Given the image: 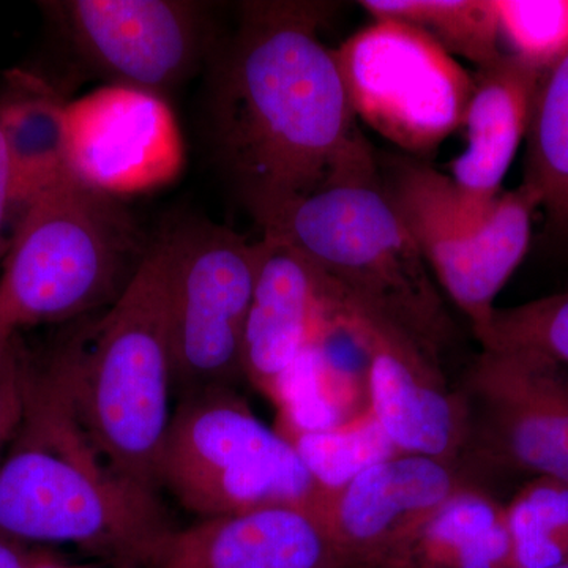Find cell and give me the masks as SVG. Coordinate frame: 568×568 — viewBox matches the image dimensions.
Masks as SVG:
<instances>
[{"instance_id":"cell-1","label":"cell","mask_w":568,"mask_h":568,"mask_svg":"<svg viewBox=\"0 0 568 568\" xmlns=\"http://www.w3.org/2000/svg\"><path fill=\"white\" fill-rule=\"evenodd\" d=\"M331 3L244 2L215 67L216 152L256 222L377 168L334 50L320 39Z\"/></svg>"},{"instance_id":"cell-2","label":"cell","mask_w":568,"mask_h":568,"mask_svg":"<svg viewBox=\"0 0 568 568\" xmlns=\"http://www.w3.org/2000/svg\"><path fill=\"white\" fill-rule=\"evenodd\" d=\"M21 396L20 422L0 459V536L145 568L173 529L155 491L103 457L47 369L21 364Z\"/></svg>"},{"instance_id":"cell-3","label":"cell","mask_w":568,"mask_h":568,"mask_svg":"<svg viewBox=\"0 0 568 568\" xmlns=\"http://www.w3.org/2000/svg\"><path fill=\"white\" fill-rule=\"evenodd\" d=\"M170 284L166 230L121 297L77 327L44 366L103 457L152 491L173 417Z\"/></svg>"},{"instance_id":"cell-4","label":"cell","mask_w":568,"mask_h":568,"mask_svg":"<svg viewBox=\"0 0 568 568\" xmlns=\"http://www.w3.org/2000/svg\"><path fill=\"white\" fill-rule=\"evenodd\" d=\"M257 223L264 235L304 254L339 294L394 325L443 368L457 338L455 323L379 168L331 183Z\"/></svg>"},{"instance_id":"cell-5","label":"cell","mask_w":568,"mask_h":568,"mask_svg":"<svg viewBox=\"0 0 568 568\" xmlns=\"http://www.w3.org/2000/svg\"><path fill=\"white\" fill-rule=\"evenodd\" d=\"M152 242L122 200L65 179L14 224L0 275V317L18 332L110 308Z\"/></svg>"},{"instance_id":"cell-6","label":"cell","mask_w":568,"mask_h":568,"mask_svg":"<svg viewBox=\"0 0 568 568\" xmlns=\"http://www.w3.org/2000/svg\"><path fill=\"white\" fill-rule=\"evenodd\" d=\"M159 487L200 519L315 506L323 491L293 443L233 387L181 396L160 455Z\"/></svg>"},{"instance_id":"cell-7","label":"cell","mask_w":568,"mask_h":568,"mask_svg":"<svg viewBox=\"0 0 568 568\" xmlns=\"http://www.w3.org/2000/svg\"><path fill=\"white\" fill-rule=\"evenodd\" d=\"M383 183L440 290L481 345L497 294L528 253L536 196L521 183L476 219L458 203L448 175L424 163L398 162Z\"/></svg>"},{"instance_id":"cell-8","label":"cell","mask_w":568,"mask_h":568,"mask_svg":"<svg viewBox=\"0 0 568 568\" xmlns=\"http://www.w3.org/2000/svg\"><path fill=\"white\" fill-rule=\"evenodd\" d=\"M170 331L179 395L235 387L244 376L246 316L260 271V242L207 220L174 224Z\"/></svg>"},{"instance_id":"cell-9","label":"cell","mask_w":568,"mask_h":568,"mask_svg":"<svg viewBox=\"0 0 568 568\" xmlns=\"http://www.w3.org/2000/svg\"><path fill=\"white\" fill-rule=\"evenodd\" d=\"M334 55L355 118L405 151H435L465 123L476 78L420 29L375 21Z\"/></svg>"},{"instance_id":"cell-10","label":"cell","mask_w":568,"mask_h":568,"mask_svg":"<svg viewBox=\"0 0 568 568\" xmlns=\"http://www.w3.org/2000/svg\"><path fill=\"white\" fill-rule=\"evenodd\" d=\"M327 308L366 361L369 413L399 454L466 462L469 405L444 369L405 334L327 282Z\"/></svg>"},{"instance_id":"cell-11","label":"cell","mask_w":568,"mask_h":568,"mask_svg":"<svg viewBox=\"0 0 568 568\" xmlns=\"http://www.w3.org/2000/svg\"><path fill=\"white\" fill-rule=\"evenodd\" d=\"M473 422L466 462L568 487V376L514 351H480L463 377Z\"/></svg>"},{"instance_id":"cell-12","label":"cell","mask_w":568,"mask_h":568,"mask_svg":"<svg viewBox=\"0 0 568 568\" xmlns=\"http://www.w3.org/2000/svg\"><path fill=\"white\" fill-rule=\"evenodd\" d=\"M82 61L108 84L166 95L207 52L203 3L183 0H65L47 3Z\"/></svg>"},{"instance_id":"cell-13","label":"cell","mask_w":568,"mask_h":568,"mask_svg":"<svg viewBox=\"0 0 568 568\" xmlns=\"http://www.w3.org/2000/svg\"><path fill=\"white\" fill-rule=\"evenodd\" d=\"M71 179L123 201L171 183L183 166V142L166 99L104 84L67 103Z\"/></svg>"},{"instance_id":"cell-14","label":"cell","mask_w":568,"mask_h":568,"mask_svg":"<svg viewBox=\"0 0 568 568\" xmlns=\"http://www.w3.org/2000/svg\"><path fill=\"white\" fill-rule=\"evenodd\" d=\"M476 476L466 462L399 454L321 491L315 510L349 568H383L437 508L480 487Z\"/></svg>"},{"instance_id":"cell-15","label":"cell","mask_w":568,"mask_h":568,"mask_svg":"<svg viewBox=\"0 0 568 568\" xmlns=\"http://www.w3.org/2000/svg\"><path fill=\"white\" fill-rule=\"evenodd\" d=\"M145 568H349L315 506H272L171 529Z\"/></svg>"},{"instance_id":"cell-16","label":"cell","mask_w":568,"mask_h":568,"mask_svg":"<svg viewBox=\"0 0 568 568\" xmlns=\"http://www.w3.org/2000/svg\"><path fill=\"white\" fill-rule=\"evenodd\" d=\"M244 332V376L275 399L312 345L325 315L327 283L304 254L264 235Z\"/></svg>"},{"instance_id":"cell-17","label":"cell","mask_w":568,"mask_h":568,"mask_svg":"<svg viewBox=\"0 0 568 568\" xmlns=\"http://www.w3.org/2000/svg\"><path fill=\"white\" fill-rule=\"evenodd\" d=\"M478 70L463 123L466 149L448 166V179L462 207L484 219L503 194L504 178L528 133L544 73L507 52Z\"/></svg>"},{"instance_id":"cell-18","label":"cell","mask_w":568,"mask_h":568,"mask_svg":"<svg viewBox=\"0 0 568 568\" xmlns=\"http://www.w3.org/2000/svg\"><path fill=\"white\" fill-rule=\"evenodd\" d=\"M67 103L50 82L29 71L7 77L0 97V132L13 185L14 216L70 178L67 166Z\"/></svg>"},{"instance_id":"cell-19","label":"cell","mask_w":568,"mask_h":568,"mask_svg":"<svg viewBox=\"0 0 568 568\" xmlns=\"http://www.w3.org/2000/svg\"><path fill=\"white\" fill-rule=\"evenodd\" d=\"M506 510L487 489H465L437 508L383 568H508Z\"/></svg>"},{"instance_id":"cell-20","label":"cell","mask_w":568,"mask_h":568,"mask_svg":"<svg viewBox=\"0 0 568 568\" xmlns=\"http://www.w3.org/2000/svg\"><path fill=\"white\" fill-rule=\"evenodd\" d=\"M525 181L548 230L568 234V54L541 74L530 111Z\"/></svg>"},{"instance_id":"cell-21","label":"cell","mask_w":568,"mask_h":568,"mask_svg":"<svg viewBox=\"0 0 568 568\" xmlns=\"http://www.w3.org/2000/svg\"><path fill=\"white\" fill-rule=\"evenodd\" d=\"M375 21H398L420 29L478 69L496 61L500 48L493 0H364Z\"/></svg>"},{"instance_id":"cell-22","label":"cell","mask_w":568,"mask_h":568,"mask_svg":"<svg viewBox=\"0 0 568 568\" xmlns=\"http://www.w3.org/2000/svg\"><path fill=\"white\" fill-rule=\"evenodd\" d=\"M511 566L548 568L568 564V487L532 477L504 506Z\"/></svg>"},{"instance_id":"cell-23","label":"cell","mask_w":568,"mask_h":568,"mask_svg":"<svg viewBox=\"0 0 568 568\" xmlns=\"http://www.w3.org/2000/svg\"><path fill=\"white\" fill-rule=\"evenodd\" d=\"M286 437L323 491L342 488L368 467L399 455L369 409L335 428Z\"/></svg>"},{"instance_id":"cell-24","label":"cell","mask_w":568,"mask_h":568,"mask_svg":"<svg viewBox=\"0 0 568 568\" xmlns=\"http://www.w3.org/2000/svg\"><path fill=\"white\" fill-rule=\"evenodd\" d=\"M481 351H514L568 372V291L496 308Z\"/></svg>"},{"instance_id":"cell-25","label":"cell","mask_w":568,"mask_h":568,"mask_svg":"<svg viewBox=\"0 0 568 568\" xmlns=\"http://www.w3.org/2000/svg\"><path fill=\"white\" fill-rule=\"evenodd\" d=\"M507 54L545 73L568 54V0H493Z\"/></svg>"},{"instance_id":"cell-26","label":"cell","mask_w":568,"mask_h":568,"mask_svg":"<svg viewBox=\"0 0 568 568\" xmlns=\"http://www.w3.org/2000/svg\"><path fill=\"white\" fill-rule=\"evenodd\" d=\"M17 332L0 317V422L22 406L21 362L14 351Z\"/></svg>"},{"instance_id":"cell-27","label":"cell","mask_w":568,"mask_h":568,"mask_svg":"<svg viewBox=\"0 0 568 568\" xmlns=\"http://www.w3.org/2000/svg\"><path fill=\"white\" fill-rule=\"evenodd\" d=\"M14 215L13 185H11V170L6 141L0 132V260L9 250L10 237H7V226Z\"/></svg>"},{"instance_id":"cell-28","label":"cell","mask_w":568,"mask_h":568,"mask_svg":"<svg viewBox=\"0 0 568 568\" xmlns=\"http://www.w3.org/2000/svg\"><path fill=\"white\" fill-rule=\"evenodd\" d=\"M39 552L40 548L0 536V568H31Z\"/></svg>"},{"instance_id":"cell-29","label":"cell","mask_w":568,"mask_h":568,"mask_svg":"<svg viewBox=\"0 0 568 568\" xmlns=\"http://www.w3.org/2000/svg\"><path fill=\"white\" fill-rule=\"evenodd\" d=\"M31 568H95L91 566H82V564L70 562L59 558V556L52 555L47 549H40L39 556H37L36 562Z\"/></svg>"},{"instance_id":"cell-30","label":"cell","mask_w":568,"mask_h":568,"mask_svg":"<svg viewBox=\"0 0 568 568\" xmlns=\"http://www.w3.org/2000/svg\"><path fill=\"white\" fill-rule=\"evenodd\" d=\"M20 417L21 409L0 422V459H2L3 452H6L7 446H9L11 436H13L18 422H20Z\"/></svg>"},{"instance_id":"cell-31","label":"cell","mask_w":568,"mask_h":568,"mask_svg":"<svg viewBox=\"0 0 568 568\" xmlns=\"http://www.w3.org/2000/svg\"><path fill=\"white\" fill-rule=\"evenodd\" d=\"M508 568H519V567H508ZM548 568H568V564H566V566L548 567Z\"/></svg>"},{"instance_id":"cell-32","label":"cell","mask_w":568,"mask_h":568,"mask_svg":"<svg viewBox=\"0 0 568 568\" xmlns=\"http://www.w3.org/2000/svg\"><path fill=\"white\" fill-rule=\"evenodd\" d=\"M564 372H566V369H564ZM566 373H567V376H568V372H566Z\"/></svg>"},{"instance_id":"cell-33","label":"cell","mask_w":568,"mask_h":568,"mask_svg":"<svg viewBox=\"0 0 568 568\" xmlns=\"http://www.w3.org/2000/svg\"><path fill=\"white\" fill-rule=\"evenodd\" d=\"M122 568H132V567H122Z\"/></svg>"}]
</instances>
